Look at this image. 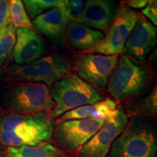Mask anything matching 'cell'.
Here are the masks:
<instances>
[{"label":"cell","instance_id":"1","mask_svg":"<svg viewBox=\"0 0 157 157\" xmlns=\"http://www.w3.org/2000/svg\"><path fill=\"white\" fill-rule=\"evenodd\" d=\"M56 121L50 113H0V146H36L52 141Z\"/></svg>","mask_w":157,"mask_h":157},{"label":"cell","instance_id":"2","mask_svg":"<svg viewBox=\"0 0 157 157\" xmlns=\"http://www.w3.org/2000/svg\"><path fill=\"white\" fill-rule=\"evenodd\" d=\"M105 157H157V130L154 119L129 118Z\"/></svg>","mask_w":157,"mask_h":157},{"label":"cell","instance_id":"3","mask_svg":"<svg viewBox=\"0 0 157 157\" xmlns=\"http://www.w3.org/2000/svg\"><path fill=\"white\" fill-rule=\"evenodd\" d=\"M152 84L149 68L139 66L122 55L109 78L107 90L116 101H129L148 94Z\"/></svg>","mask_w":157,"mask_h":157},{"label":"cell","instance_id":"4","mask_svg":"<svg viewBox=\"0 0 157 157\" xmlns=\"http://www.w3.org/2000/svg\"><path fill=\"white\" fill-rule=\"evenodd\" d=\"M5 112L17 114L51 113L55 103L48 85L36 82H17L1 97Z\"/></svg>","mask_w":157,"mask_h":157},{"label":"cell","instance_id":"5","mask_svg":"<svg viewBox=\"0 0 157 157\" xmlns=\"http://www.w3.org/2000/svg\"><path fill=\"white\" fill-rule=\"evenodd\" d=\"M49 88L55 103V108L50 113L54 119L71 110L104 100L99 90L84 82L76 73L68 72Z\"/></svg>","mask_w":157,"mask_h":157},{"label":"cell","instance_id":"6","mask_svg":"<svg viewBox=\"0 0 157 157\" xmlns=\"http://www.w3.org/2000/svg\"><path fill=\"white\" fill-rule=\"evenodd\" d=\"M70 70L67 59L58 54L44 56L28 65H13L7 68L5 79L12 82H36L52 85Z\"/></svg>","mask_w":157,"mask_h":157},{"label":"cell","instance_id":"7","mask_svg":"<svg viewBox=\"0 0 157 157\" xmlns=\"http://www.w3.org/2000/svg\"><path fill=\"white\" fill-rule=\"evenodd\" d=\"M140 15V13L138 12L120 2L104 38L95 46L84 52L119 56L123 52L125 43Z\"/></svg>","mask_w":157,"mask_h":157},{"label":"cell","instance_id":"8","mask_svg":"<svg viewBox=\"0 0 157 157\" xmlns=\"http://www.w3.org/2000/svg\"><path fill=\"white\" fill-rule=\"evenodd\" d=\"M105 121L88 118L57 123L52 140L65 152H77L101 128Z\"/></svg>","mask_w":157,"mask_h":157},{"label":"cell","instance_id":"9","mask_svg":"<svg viewBox=\"0 0 157 157\" xmlns=\"http://www.w3.org/2000/svg\"><path fill=\"white\" fill-rule=\"evenodd\" d=\"M119 56L83 53L76 56L74 62L76 74L96 89L104 90L117 63Z\"/></svg>","mask_w":157,"mask_h":157},{"label":"cell","instance_id":"10","mask_svg":"<svg viewBox=\"0 0 157 157\" xmlns=\"http://www.w3.org/2000/svg\"><path fill=\"white\" fill-rule=\"evenodd\" d=\"M129 118L123 107H118L116 114L105 119L103 125L79 150L76 157H105L116 138L123 132Z\"/></svg>","mask_w":157,"mask_h":157},{"label":"cell","instance_id":"11","mask_svg":"<svg viewBox=\"0 0 157 157\" xmlns=\"http://www.w3.org/2000/svg\"><path fill=\"white\" fill-rule=\"evenodd\" d=\"M156 26L140 14L125 43L123 52L133 61L142 62L156 47Z\"/></svg>","mask_w":157,"mask_h":157},{"label":"cell","instance_id":"12","mask_svg":"<svg viewBox=\"0 0 157 157\" xmlns=\"http://www.w3.org/2000/svg\"><path fill=\"white\" fill-rule=\"evenodd\" d=\"M42 39L34 30L20 28L16 30V41L12 55L17 65H28L46 53Z\"/></svg>","mask_w":157,"mask_h":157},{"label":"cell","instance_id":"13","mask_svg":"<svg viewBox=\"0 0 157 157\" xmlns=\"http://www.w3.org/2000/svg\"><path fill=\"white\" fill-rule=\"evenodd\" d=\"M69 21L60 9L54 7L35 17L32 24L41 34L60 44L66 38Z\"/></svg>","mask_w":157,"mask_h":157},{"label":"cell","instance_id":"14","mask_svg":"<svg viewBox=\"0 0 157 157\" xmlns=\"http://www.w3.org/2000/svg\"><path fill=\"white\" fill-rule=\"evenodd\" d=\"M114 15L111 0H87L78 23L106 32Z\"/></svg>","mask_w":157,"mask_h":157},{"label":"cell","instance_id":"15","mask_svg":"<svg viewBox=\"0 0 157 157\" xmlns=\"http://www.w3.org/2000/svg\"><path fill=\"white\" fill-rule=\"evenodd\" d=\"M117 103L113 100L107 98L91 105H86L76 108L64 113L56 120V124L62 121L93 118L105 119L113 117L117 111Z\"/></svg>","mask_w":157,"mask_h":157},{"label":"cell","instance_id":"16","mask_svg":"<svg viewBox=\"0 0 157 157\" xmlns=\"http://www.w3.org/2000/svg\"><path fill=\"white\" fill-rule=\"evenodd\" d=\"M66 35L72 50L84 52L95 46L105 36V34L102 31L92 29L75 21L68 23Z\"/></svg>","mask_w":157,"mask_h":157},{"label":"cell","instance_id":"17","mask_svg":"<svg viewBox=\"0 0 157 157\" xmlns=\"http://www.w3.org/2000/svg\"><path fill=\"white\" fill-rule=\"evenodd\" d=\"M127 117H145L154 119L157 116V89L152 88L146 95L129 100L124 109Z\"/></svg>","mask_w":157,"mask_h":157},{"label":"cell","instance_id":"18","mask_svg":"<svg viewBox=\"0 0 157 157\" xmlns=\"http://www.w3.org/2000/svg\"><path fill=\"white\" fill-rule=\"evenodd\" d=\"M3 152L4 157H68V153L50 142L41 143L33 146L8 147Z\"/></svg>","mask_w":157,"mask_h":157},{"label":"cell","instance_id":"19","mask_svg":"<svg viewBox=\"0 0 157 157\" xmlns=\"http://www.w3.org/2000/svg\"><path fill=\"white\" fill-rule=\"evenodd\" d=\"M11 23L15 29L26 28L34 30L30 17L25 11L22 0H8Z\"/></svg>","mask_w":157,"mask_h":157},{"label":"cell","instance_id":"20","mask_svg":"<svg viewBox=\"0 0 157 157\" xmlns=\"http://www.w3.org/2000/svg\"><path fill=\"white\" fill-rule=\"evenodd\" d=\"M16 41V29L13 24L0 29V63L4 64L10 56Z\"/></svg>","mask_w":157,"mask_h":157},{"label":"cell","instance_id":"21","mask_svg":"<svg viewBox=\"0 0 157 157\" xmlns=\"http://www.w3.org/2000/svg\"><path fill=\"white\" fill-rule=\"evenodd\" d=\"M58 8L70 21L78 22L82 17L87 0H58Z\"/></svg>","mask_w":157,"mask_h":157},{"label":"cell","instance_id":"22","mask_svg":"<svg viewBox=\"0 0 157 157\" xmlns=\"http://www.w3.org/2000/svg\"><path fill=\"white\" fill-rule=\"evenodd\" d=\"M22 2L29 17L32 19L42 14L46 10L59 7L58 0H22Z\"/></svg>","mask_w":157,"mask_h":157},{"label":"cell","instance_id":"23","mask_svg":"<svg viewBox=\"0 0 157 157\" xmlns=\"http://www.w3.org/2000/svg\"><path fill=\"white\" fill-rule=\"evenodd\" d=\"M12 24L8 0H0V29Z\"/></svg>","mask_w":157,"mask_h":157},{"label":"cell","instance_id":"24","mask_svg":"<svg viewBox=\"0 0 157 157\" xmlns=\"http://www.w3.org/2000/svg\"><path fill=\"white\" fill-rule=\"evenodd\" d=\"M143 16L151 21L154 25H157V0H150L146 7L141 11Z\"/></svg>","mask_w":157,"mask_h":157},{"label":"cell","instance_id":"25","mask_svg":"<svg viewBox=\"0 0 157 157\" xmlns=\"http://www.w3.org/2000/svg\"><path fill=\"white\" fill-rule=\"evenodd\" d=\"M150 0H122L121 2L124 4L131 9H143L148 5Z\"/></svg>","mask_w":157,"mask_h":157},{"label":"cell","instance_id":"26","mask_svg":"<svg viewBox=\"0 0 157 157\" xmlns=\"http://www.w3.org/2000/svg\"><path fill=\"white\" fill-rule=\"evenodd\" d=\"M0 157H4V152L0 150Z\"/></svg>","mask_w":157,"mask_h":157},{"label":"cell","instance_id":"27","mask_svg":"<svg viewBox=\"0 0 157 157\" xmlns=\"http://www.w3.org/2000/svg\"><path fill=\"white\" fill-rule=\"evenodd\" d=\"M2 111V105H1V96H0V113H1Z\"/></svg>","mask_w":157,"mask_h":157},{"label":"cell","instance_id":"28","mask_svg":"<svg viewBox=\"0 0 157 157\" xmlns=\"http://www.w3.org/2000/svg\"><path fill=\"white\" fill-rule=\"evenodd\" d=\"M1 75H2V70L1 68H0V76H1Z\"/></svg>","mask_w":157,"mask_h":157}]
</instances>
